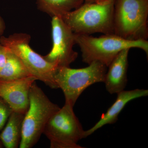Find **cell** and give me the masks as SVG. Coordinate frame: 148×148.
Segmentation results:
<instances>
[{
	"label": "cell",
	"instance_id": "6da1fadb",
	"mask_svg": "<svg viewBox=\"0 0 148 148\" xmlns=\"http://www.w3.org/2000/svg\"><path fill=\"white\" fill-rule=\"evenodd\" d=\"M114 2L115 0H106L98 3H84L60 17L77 34L90 35L96 33L114 34Z\"/></svg>",
	"mask_w": 148,
	"mask_h": 148
},
{
	"label": "cell",
	"instance_id": "7a4b0ae2",
	"mask_svg": "<svg viewBox=\"0 0 148 148\" xmlns=\"http://www.w3.org/2000/svg\"><path fill=\"white\" fill-rule=\"evenodd\" d=\"M75 34V42L80 49L82 61L88 65L98 61L108 67L116 56L126 49H140L148 56L147 40H131L114 34H104L99 37Z\"/></svg>",
	"mask_w": 148,
	"mask_h": 148
},
{
	"label": "cell",
	"instance_id": "3957f363",
	"mask_svg": "<svg viewBox=\"0 0 148 148\" xmlns=\"http://www.w3.org/2000/svg\"><path fill=\"white\" fill-rule=\"evenodd\" d=\"M29 100V108L22 123L20 148H31L35 145L49 120L60 109L49 99L36 82L30 88Z\"/></svg>",
	"mask_w": 148,
	"mask_h": 148
},
{
	"label": "cell",
	"instance_id": "277c9868",
	"mask_svg": "<svg viewBox=\"0 0 148 148\" xmlns=\"http://www.w3.org/2000/svg\"><path fill=\"white\" fill-rule=\"evenodd\" d=\"M148 0H115L114 34L125 39L147 40Z\"/></svg>",
	"mask_w": 148,
	"mask_h": 148
},
{
	"label": "cell",
	"instance_id": "5b68a950",
	"mask_svg": "<svg viewBox=\"0 0 148 148\" xmlns=\"http://www.w3.org/2000/svg\"><path fill=\"white\" fill-rule=\"evenodd\" d=\"M107 68L98 61H93L82 69L57 67L54 81L57 88H61L64 92L65 103L74 107L78 98L87 88L96 83L104 82Z\"/></svg>",
	"mask_w": 148,
	"mask_h": 148
},
{
	"label": "cell",
	"instance_id": "8992f818",
	"mask_svg": "<svg viewBox=\"0 0 148 148\" xmlns=\"http://www.w3.org/2000/svg\"><path fill=\"white\" fill-rule=\"evenodd\" d=\"M31 36L26 33H14L0 36V44L16 55L31 75L52 88H57L54 75L57 67L35 52L29 45Z\"/></svg>",
	"mask_w": 148,
	"mask_h": 148
},
{
	"label": "cell",
	"instance_id": "52a82bcc",
	"mask_svg": "<svg viewBox=\"0 0 148 148\" xmlns=\"http://www.w3.org/2000/svg\"><path fill=\"white\" fill-rule=\"evenodd\" d=\"M84 131L73 107L65 103L49 120L43 134L50 141V148H82L78 142L84 138Z\"/></svg>",
	"mask_w": 148,
	"mask_h": 148
},
{
	"label": "cell",
	"instance_id": "ba28073f",
	"mask_svg": "<svg viewBox=\"0 0 148 148\" xmlns=\"http://www.w3.org/2000/svg\"><path fill=\"white\" fill-rule=\"evenodd\" d=\"M51 18L52 47L44 58L56 67H69L78 56L73 49L76 44L75 34L61 17Z\"/></svg>",
	"mask_w": 148,
	"mask_h": 148
},
{
	"label": "cell",
	"instance_id": "9c48e42d",
	"mask_svg": "<svg viewBox=\"0 0 148 148\" xmlns=\"http://www.w3.org/2000/svg\"><path fill=\"white\" fill-rule=\"evenodd\" d=\"M36 80L33 76L14 80L0 79V98L13 111L25 114L29 108L30 88Z\"/></svg>",
	"mask_w": 148,
	"mask_h": 148
},
{
	"label": "cell",
	"instance_id": "30bf717a",
	"mask_svg": "<svg viewBox=\"0 0 148 148\" xmlns=\"http://www.w3.org/2000/svg\"><path fill=\"white\" fill-rule=\"evenodd\" d=\"M129 49L122 51L108 68L105 78L106 90L110 94H117L124 90L127 83Z\"/></svg>",
	"mask_w": 148,
	"mask_h": 148
},
{
	"label": "cell",
	"instance_id": "8fae6325",
	"mask_svg": "<svg viewBox=\"0 0 148 148\" xmlns=\"http://www.w3.org/2000/svg\"><path fill=\"white\" fill-rule=\"evenodd\" d=\"M117 94L116 100L106 113L103 114L101 119L91 128L84 131V138L91 135L106 125L113 124L116 122L119 115L127 103L136 98L147 96L148 90L144 89L123 90Z\"/></svg>",
	"mask_w": 148,
	"mask_h": 148
},
{
	"label": "cell",
	"instance_id": "7c38bea8",
	"mask_svg": "<svg viewBox=\"0 0 148 148\" xmlns=\"http://www.w3.org/2000/svg\"><path fill=\"white\" fill-rule=\"evenodd\" d=\"M24 115V114L14 111L11 114L5 127L0 133V140L5 147L17 148L19 147Z\"/></svg>",
	"mask_w": 148,
	"mask_h": 148
},
{
	"label": "cell",
	"instance_id": "4fadbf2b",
	"mask_svg": "<svg viewBox=\"0 0 148 148\" xmlns=\"http://www.w3.org/2000/svg\"><path fill=\"white\" fill-rule=\"evenodd\" d=\"M84 3V0H36L38 8L51 17H61L79 7Z\"/></svg>",
	"mask_w": 148,
	"mask_h": 148
},
{
	"label": "cell",
	"instance_id": "5bb4252c",
	"mask_svg": "<svg viewBox=\"0 0 148 148\" xmlns=\"http://www.w3.org/2000/svg\"><path fill=\"white\" fill-rule=\"evenodd\" d=\"M6 49V61L0 71V79L14 80L32 76L19 58Z\"/></svg>",
	"mask_w": 148,
	"mask_h": 148
},
{
	"label": "cell",
	"instance_id": "9a60e30c",
	"mask_svg": "<svg viewBox=\"0 0 148 148\" xmlns=\"http://www.w3.org/2000/svg\"><path fill=\"white\" fill-rule=\"evenodd\" d=\"M12 112L13 110L9 105L2 98H0V133Z\"/></svg>",
	"mask_w": 148,
	"mask_h": 148
},
{
	"label": "cell",
	"instance_id": "2e32d148",
	"mask_svg": "<svg viewBox=\"0 0 148 148\" xmlns=\"http://www.w3.org/2000/svg\"><path fill=\"white\" fill-rule=\"evenodd\" d=\"M7 49L5 47L4 50L0 53V71L5 64L7 59Z\"/></svg>",
	"mask_w": 148,
	"mask_h": 148
},
{
	"label": "cell",
	"instance_id": "e0dca14e",
	"mask_svg": "<svg viewBox=\"0 0 148 148\" xmlns=\"http://www.w3.org/2000/svg\"><path fill=\"white\" fill-rule=\"evenodd\" d=\"M6 28L5 24L2 17L0 15V36H3Z\"/></svg>",
	"mask_w": 148,
	"mask_h": 148
},
{
	"label": "cell",
	"instance_id": "ac0fdd59",
	"mask_svg": "<svg viewBox=\"0 0 148 148\" xmlns=\"http://www.w3.org/2000/svg\"><path fill=\"white\" fill-rule=\"evenodd\" d=\"M105 1H106V0H84V3H98Z\"/></svg>",
	"mask_w": 148,
	"mask_h": 148
},
{
	"label": "cell",
	"instance_id": "d6986e66",
	"mask_svg": "<svg viewBox=\"0 0 148 148\" xmlns=\"http://www.w3.org/2000/svg\"><path fill=\"white\" fill-rule=\"evenodd\" d=\"M5 48V47L3 46L2 45H1L0 44V53H1L3 50H4Z\"/></svg>",
	"mask_w": 148,
	"mask_h": 148
},
{
	"label": "cell",
	"instance_id": "ffe728a7",
	"mask_svg": "<svg viewBox=\"0 0 148 148\" xmlns=\"http://www.w3.org/2000/svg\"><path fill=\"white\" fill-rule=\"evenodd\" d=\"M3 146L2 143L1 142L0 140V148H3Z\"/></svg>",
	"mask_w": 148,
	"mask_h": 148
}]
</instances>
